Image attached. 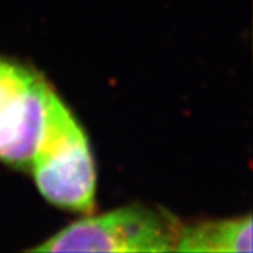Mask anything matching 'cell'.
<instances>
[{
  "label": "cell",
  "mask_w": 253,
  "mask_h": 253,
  "mask_svg": "<svg viewBox=\"0 0 253 253\" xmlns=\"http://www.w3.org/2000/svg\"><path fill=\"white\" fill-rule=\"evenodd\" d=\"M181 224L165 210L128 206L62 228L34 252H174Z\"/></svg>",
  "instance_id": "cell-2"
},
{
  "label": "cell",
  "mask_w": 253,
  "mask_h": 253,
  "mask_svg": "<svg viewBox=\"0 0 253 253\" xmlns=\"http://www.w3.org/2000/svg\"><path fill=\"white\" fill-rule=\"evenodd\" d=\"M49 83L0 58V162L28 170L42 128Z\"/></svg>",
  "instance_id": "cell-3"
},
{
  "label": "cell",
  "mask_w": 253,
  "mask_h": 253,
  "mask_svg": "<svg viewBox=\"0 0 253 253\" xmlns=\"http://www.w3.org/2000/svg\"><path fill=\"white\" fill-rule=\"evenodd\" d=\"M30 170L37 189L56 207L91 214L96 196V168L83 128L49 86L42 128Z\"/></svg>",
  "instance_id": "cell-1"
},
{
  "label": "cell",
  "mask_w": 253,
  "mask_h": 253,
  "mask_svg": "<svg viewBox=\"0 0 253 253\" xmlns=\"http://www.w3.org/2000/svg\"><path fill=\"white\" fill-rule=\"evenodd\" d=\"M174 252H252V217L181 224Z\"/></svg>",
  "instance_id": "cell-4"
}]
</instances>
